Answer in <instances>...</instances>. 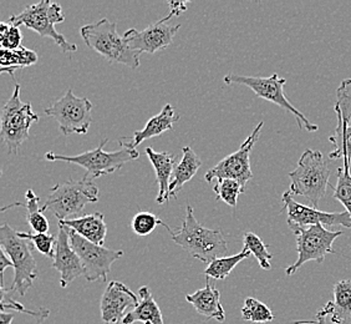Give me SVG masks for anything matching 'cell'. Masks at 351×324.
I'll list each match as a JSON object with an SVG mask.
<instances>
[{
  "mask_svg": "<svg viewBox=\"0 0 351 324\" xmlns=\"http://www.w3.org/2000/svg\"><path fill=\"white\" fill-rule=\"evenodd\" d=\"M334 299L320 310L332 324H345L351 317V281L341 279L332 288Z\"/></svg>",
  "mask_w": 351,
  "mask_h": 324,
  "instance_id": "7402d4cb",
  "label": "cell"
},
{
  "mask_svg": "<svg viewBox=\"0 0 351 324\" xmlns=\"http://www.w3.org/2000/svg\"><path fill=\"white\" fill-rule=\"evenodd\" d=\"M243 242V250L248 251L250 255L256 257L258 264L263 270H270V259L273 258V255L268 251V246L263 242V240L253 232H245Z\"/></svg>",
  "mask_w": 351,
  "mask_h": 324,
  "instance_id": "f1b7e54d",
  "label": "cell"
},
{
  "mask_svg": "<svg viewBox=\"0 0 351 324\" xmlns=\"http://www.w3.org/2000/svg\"><path fill=\"white\" fill-rule=\"evenodd\" d=\"M242 317L244 321H250L253 323H269L274 319V314L267 304L256 298L248 297L242 308Z\"/></svg>",
  "mask_w": 351,
  "mask_h": 324,
  "instance_id": "4dcf8cb0",
  "label": "cell"
},
{
  "mask_svg": "<svg viewBox=\"0 0 351 324\" xmlns=\"http://www.w3.org/2000/svg\"><path fill=\"white\" fill-rule=\"evenodd\" d=\"M14 319V314L7 313V312H1L0 314V324H12Z\"/></svg>",
  "mask_w": 351,
  "mask_h": 324,
  "instance_id": "ab89813d",
  "label": "cell"
},
{
  "mask_svg": "<svg viewBox=\"0 0 351 324\" xmlns=\"http://www.w3.org/2000/svg\"><path fill=\"white\" fill-rule=\"evenodd\" d=\"M138 304V297L129 287L119 282L111 281L108 284L101 298V316L105 324L122 323L128 308H135Z\"/></svg>",
  "mask_w": 351,
  "mask_h": 324,
  "instance_id": "ac0fdd59",
  "label": "cell"
},
{
  "mask_svg": "<svg viewBox=\"0 0 351 324\" xmlns=\"http://www.w3.org/2000/svg\"><path fill=\"white\" fill-rule=\"evenodd\" d=\"M33 243L21 238L16 231L8 223L0 227V246L1 250L14 264V281L9 290L25 296L27 290L33 286L38 277V266L33 255Z\"/></svg>",
  "mask_w": 351,
  "mask_h": 324,
  "instance_id": "8992f818",
  "label": "cell"
},
{
  "mask_svg": "<svg viewBox=\"0 0 351 324\" xmlns=\"http://www.w3.org/2000/svg\"><path fill=\"white\" fill-rule=\"evenodd\" d=\"M1 312H5L7 310H12V311L16 312H23V313H27V314H30V316H33V317L36 318L38 321H44V319H47L49 317V314H50V312L49 310H45V308H41V310H38V311H30V310H27L23 304L19 303V302H16V301H14L12 298H5V290L4 288H1Z\"/></svg>",
  "mask_w": 351,
  "mask_h": 324,
  "instance_id": "d590c367",
  "label": "cell"
},
{
  "mask_svg": "<svg viewBox=\"0 0 351 324\" xmlns=\"http://www.w3.org/2000/svg\"><path fill=\"white\" fill-rule=\"evenodd\" d=\"M162 221L156 216L155 213H151L147 211L138 212L131 222V229L137 236H149L157 226H162Z\"/></svg>",
  "mask_w": 351,
  "mask_h": 324,
  "instance_id": "d6a6232c",
  "label": "cell"
},
{
  "mask_svg": "<svg viewBox=\"0 0 351 324\" xmlns=\"http://www.w3.org/2000/svg\"><path fill=\"white\" fill-rule=\"evenodd\" d=\"M68 231L71 247L79 255L85 267L86 281L106 282L108 272L111 270V266L123 256V252L120 250L105 248L104 246H99L85 240L84 237L77 235L75 231L70 229H68Z\"/></svg>",
  "mask_w": 351,
  "mask_h": 324,
  "instance_id": "4fadbf2b",
  "label": "cell"
},
{
  "mask_svg": "<svg viewBox=\"0 0 351 324\" xmlns=\"http://www.w3.org/2000/svg\"><path fill=\"white\" fill-rule=\"evenodd\" d=\"M59 224L75 231L85 240L99 246H104L108 235V226L105 223V217L101 212H95L85 216L59 221Z\"/></svg>",
  "mask_w": 351,
  "mask_h": 324,
  "instance_id": "44dd1931",
  "label": "cell"
},
{
  "mask_svg": "<svg viewBox=\"0 0 351 324\" xmlns=\"http://www.w3.org/2000/svg\"><path fill=\"white\" fill-rule=\"evenodd\" d=\"M178 120H180V115L176 113L175 108L171 104L165 105L160 114L152 116L145 125V128L140 131H136L132 135L130 141L132 148L136 149L142 142L156 136L162 135L166 131L173 130V124Z\"/></svg>",
  "mask_w": 351,
  "mask_h": 324,
  "instance_id": "603a6c76",
  "label": "cell"
},
{
  "mask_svg": "<svg viewBox=\"0 0 351 324\" xmlns=\"http://www.w3.org/2000/svg\"><path fill=\"white\" fill-rule=\"evenodd\" d=\"M38 61V54L34 50H30L25 47H19L16 50H1L0 64L1 73L14 76V73L19 69L27 68L34 65Z\"/></svg>",
  "mask_w": 351,
  "mask_h": 324,
  "instance_id": "484cf974",
  "label": "cell"
},
{
  "mask_svg": "<svg viewBox=\"0 0 351 324\" xmlns=\"http://www.w3.org/2000/svg\"><path fill=\"white\" fill-rule=\"evenodd\" d=\"M248 251L242 250V252L233 255L230 257H219L210 262L204 270V275L207 278H213V279H226L232 273V270L236 268L237 264H241L245 258L250 257Z\"/></svg>",
  "mask_w": 351,
  "mask_h": 324,
  "instance_id": "83f0119b",
  "label": "cell"
},
{
  "mask_svg": "<svg viewBox=\"0 0 351 324\" xmlns=\"http://www.w3.org/2000/svg\"><path fill=\"white\" fill-rule=\"evenodd\" d=\"M142 322L143 324H165L162 313L156 303L155 298L147 286L138 290V304L132 311L126 313L122 319V324H134Z\"/></svg>",
  "mask_w": 351,
  "mask_h": 324,
  "instance_id": "cb8c5ba5",
  "label": "cell"
},
{
  "mask_svg": "<svg viewBox=\"0 0 351 324\" xmlns=\"http://www.w3.org/2000/svg\"><path fill=\"white\" fill-rule=\"evenodd\" d=\"M64 21L65 16L62 14L60 4L43 0L36 4L27 5L21 14L10 16L8 23L14 27L24 25L27 29H32L43 38L53 39L64 53H73L77 50V47L66 40V38L55 29V24H60Z\"/></svg>",
  "mask_w": 351,
  "mask_h": 324,
  "instance_id": "52a82bcc",
  "label": "cell"
},
{
  "mask_svg": "<svg viewBox=\"0 0 351 324\" xmlns=\"http://www.w3.org/2000/svg\"><path fill=\"white\" fill-rule=\"evenodd\" d=\"M294 235L297 237L298 259L295 264L287 267V276L294 275L306 262L315 261L323 264L325 257L335 253L332 244L339 237L343 236V231L326 230L324 226L315 224L297 231Z\"/></svg>",
  "mask_w": 351,
  "mask_h": 324,
  "instance_id": "8fae6325",
  "label": "cell"
},
{
  "mask_svg": "<svg viewBox=\"0 0 351 324\" xmlns=\"http://www.w3.org/2000/svg\"><path fill=\"white\" fill-rule=\"evenodd\" d=\"M213 191L216 194L217 200H221L234 209L238 203V197L241 194H243L245 189L236 180H221L215 185Z\"/></svg>",
  "mask_w": 351,
  "mask_h": 324,
  "instance_id": "1f68e13d",
  "label": "cell"
},
{
  "mask_svg": "<svg viewBox=\"0 0 351 324\" xmlns=\"http://www.w3.org/2000/svg\"><path fill=\"white\" fill-rule=\"evenodd\" d=\"M169 7H171V12H175L177 15L186 12L187 10V3L183 1H169Z\"/></svg>",
  "mask_w": 351,
  "mask_h": 324,
  "instance_id": "74e56055",
  "label": "cell"
},
{
  "mask_svg": "<svg viewBox=\"0 0 351 324\" xmlns=\"http://www.w3.org/2000/svg\"><path fill=\"white\" fill-rule=\"evenodd\" d=\"M93 104L88 97L75 96L73 90L45 108V115L53 117L59 125V130L65 136L70 134H88L93 122Z\"/></svg>",
  "mask_w": 351,
  "mask_h": 324,
  "instance_id": "30bf717a",
  "label": "cell"
},
{
  "mask_svg": "<svg viewBox=\"0 0 351 324\" xmlns=\"http://www.w3.org/2000/svg\"><path fill=\"white\" fill-rule=\"evenodd\" d=\"M51 267L60 273V286L62 288H66L76 278L85 276V267L79 255L71 247L68 229L62 224H59L54 262Z\"/></svg>",
  "mask_w": 351,
  "mask_h": 324,
  "instance_id": "e0dca14e",
  "label": "cell"
},
{
  "mask_svg": "<svg viewBox=\"0 0 351 324\" xmlns=\"http://www.w3.org/2000/svg\"><path fill=\"white\" fill-rule=\"evenodd\" d=\"M99 201V187L94 181L84 177L59 183L50 189L41 211H51L59 221L82 213L88 203Z\"/></svg>",
  "mask_w": 351,
  "mask_h": 324,
  "instance_id": "5b68a950",
  "label": "cell"
},
{
  "mask_svg": "<svg viewBox=\"0 0 351 324\" xmlns=\"http://www.w3.org/2000/svg\"><path fill=\"white\" fill-rule=\"evenodd\" d=\"M82 40L90 49L111 62H119L130 69L140 67V54L117 33V23L104 18L80 29Z\"/></svg>",
  "mask_w": 351,
  "mask_h": 324,
  "instance_id": "3957f363",
  "label": "cell"
},
{
  "mask_svg": "<svg viewBox=\"0 0 351 324\" xmlns=\"http://www.w3.org/2000/svg\"><path fill=\"white\" fill-rule=\"evenodd\" d=\"M334 189L332 196L344 206L351 216V174L350 163H344L343 167L338 170V183L331 186Z\"/></svg>",
  "mask_w": 351,
  "mask_h": 324,
  "instance_id": "f546056e",
  "label": "cell"
},
{
  "mask_svg": "<svg viewBox=\"0 0 351 324\" xmlns=\"http://www.w3.org/2000/svg\"><path fill=\"white\" fill-rule=\"evenodd\" d=\"M263 126L264 122H259L236 152L226 156L222 161L218 162L215 167L204 174V180L207 183H212L213 180H236L245 189L247 183L253 178V172L250 169V152L258 141Z\"/></svg>",
  "mask_w": 351,
  "mask_h": 324,
  "instance_id": "7c38bea8",
  "label": "cell"
},
{
  "mask_svg": "<svg viewBox=\"0 0 351 324\" xmlns=\"http://www.w3.org/2000/svg\"><path fill=\"white\" fill-rule=\"evenodd\" d=\"M146 155L155 169L156 180L158 185V194L156 197V202L163 205L169 200V185L172 181L177 157L167 151L157 152L152 148L146 149Z\"/></svg>",
  "mask_w": 351,
  "mask_h": 324,
  "instance_id": "ffe728a7",
  "label": "cell"
},
{
  "mask_svg": "<svg viewBox=\"0 0 351 324\" xmlns=\"http://www.w3.org/2000/svg\"><path fill=\"white\" fill-rule=\"evenodd\" d=\"M201 166L202 161L196 155V152L191 146H184L182 149V159L176 165L172 181L169 185V197L176 198L184 183H189L196 176Z\"/></svg>",
  "mask_w": 351,
  "mask_h": 324,
  "instance_id": "d4e9b609",
  "label": "cell"
},
{
  "mask_svg": "<svg viewBox=\"0 0 351 324\" xmlns=\"http://www.w3.org/2000/svg\"><path fill=\"white\" fill-rule=\"evenodd\" d=\"M25 200H27L25 205L15 203V206H24L27 209V222L35 233H47L50 224L39 206L40 198L35 195L33 189H27L25 194Z\"/></svg>",
  "mask_w": 351,
  "mask_h": 324,
  "instance_id": "4316f807",
  "label": "cell"
},
{
  "mask_svg": "<svg viewBox=\"0 0 351 324\" xmlns=\"http://www.w3.org/2000/svg\"><path fill=\"white\" fill-rule=\"evenodd\" d=\"M186 301L195 307L197 313L208 319H216L223 323L226 321V312L221 303V293L216 286L210 284L207 278V284L202 290H198L193 294H187Z\"/></svg>",
  "mask_w": 351,
  "mask_h": 324,
  "instance_id": "d6986e66",
  "label": "cell"
},
{
  "mask_svg": "<svg viewBox=\"0 0 351 324\" xmlns=\"http://www.w3.org/2000/svg\"><path fill=\"white\" fill-rule=\"evenodd\" d=\"M293 196H303L311 203V207L317 209L319 201L325 196L330 186V170L324 156L317 150H305L298 161L297 167L289 172Z\"/></svg>",
  "mask_w": 351,
  "mask_h": 324,
  "instance_id": "7a4b0ae2",
  "label": "cell"
},
{
  "mask_svg": "<svg viewBox=\"0 0 351 324\" xmlns=\"http://www.w3.org/2000/svg\"><path fill=\"white\" fill-rule=\"evenodd\" d=\"M283 209L287 211V222L293 233L311 226H343L351 229V216L348 211L344 212H323L311 206L302 205L294 200L289 191L282 196Z\"/></svg>",
  "mask_w": 351,
  "mask_h": 324,
  "instance_id": "5bb4252c",
  "label": "cell"
},
{
  "mask_svg": "<svg viewBox=\"0 0 351 324\" xmlns=\"http://www.w3.org/2000/svg\"><path fill=\"white\" fill-rule=\"evenodd\" d=\"M335 114L338 125L334 135L329 141L334 145V150L329 154L330 160L343 159V162L351 161V79L341 81L337 91Z\"/></svg>",
  "mask_w": 351,
  "mask_h": 324,
  "instance_id": "2e32d148",
  "label": "cell"
},
{
  "mask_svg": "<svg viewBox=\"0 0 351 324\" xmlns=\"http://www.w3.org/2000/svg\"><path fill=\"white\" fill-rule=\"evenodd\" d=\"M224 82L227 85H244L250 90L254 91L258 97L264 99L267 102H273L279 108L291 113L295 116L299 128H304L309 132H315L319 130V126L315 124H311L303 113H300L295 106L291 105L288 97L284 94V85L287 80L284 78H279V75L273 74L268 78L261 76H242V75L230 74L224 76Z\"/></svg>",
  "mask_w": 351,
  "mask_h": 324,
  "instance_id": "9c48e42d",
  "label": "cell"
},
{
  "mask_svg": "<svg viewBox=\"0 0 351 324\" xmlns=\"http://www.w3.org/2000/svg\"><path fill=\"white\" fill-rule=\"evenodd\" d=\"M176 15L175 12H171L166 18L151 24L143 30L138 32L132 27L122 36L129 47L138 54H155L156 51L169 47L173 41L176 33L180 30L181 25H169L167 23Z\"/></svg>",
  "mask_w": 351,
  "mask_h": 324,
  "instance_id": "9a60e30c",
  "label": "cell"
},
{
  "mask_svg": "<svg viewBox=\"0 0 351 324\" xmlns=\"http://www.w3.org/2000/svg\"><path fill=\"white\" fill-rule=\"evenodd\" d=\"M163 227L169 231L173 242L186 251L189 256L199 259L203 264L213 262L219 257H224L228 252L227 241L219 229L210 230L198 222L193 213V207L187 205L186 217L181 229L173 231L166 223Z\"/></svg>",
  "mask_w": 351,
  "mask_h": 324,
  "instance_id": "6da1fadb",
  "label": "cell"
},
{
  "mask_svg": "<svg viewBox=\"0 0 351 324\" xmlns=\"http://www.w3.org/2000/svg\"><path fill=\"white\" fill-rule=\"evenodd\" d=\"M8 267L14 268V264L12 259L8 257L7 253L3 250H0V272H1V281L4 278V272L7 270ZM4 286V284H3ZM4 288V287H3Z\"/></svg>",
  "mask_w": 351,
  "mask_h": 324,
  "instance_id": "8d00e7d4",
  "label": "cell"
},
{
  "mask_svg": "<svg viewBox=\"0 0 351 324\" xmlns=\"http://www.w3.org/2000/svg\"><path fill=\"white\" fill-rule=\"evenodd\" d=\"M108 141V139H104L96 149L85 151L80 155L66 156L47 152L45 159L47 161H64L79 165L86 170L85 177L93 181L97 177L114 174L117 170L122 169L128 162L136 160L140 156L138 151L132 148L130 141H119L121 149L114 152H106L104 148Z\"/></svg>",
  "mask_w": 351,
  "mask_h": 324,
  "instance_id": "277c9868",
  "label": "cell"
},
{
  "mask_svg": "<svg viewBox=\"0 0 351 324\" xmlns=\"http://www.w3.org/2000/svg\"><path fill=\"white\" fill-rule=\"evenodd\" d=\"M326 319H328V316L322 310H319L317 313V321H314V322H311V321H309V322H295L294 324H326Z\"/></svg>",
  "mask_w": 351,
  "mask_h": 324,
  "instance_id": "f35d334b",
  "label": "cell"
},
{
  "mask_svg": "<svg viewBox=\"0 0 351 324\" xmlns=\"http://www.w3.org/2000/svg\"><path fill=\"white\" fill-rule=\"evenodd\" d=\"M115 324H122V323H115Z\"/></svg>",
  "mask_w": 351,
  "mask_h": 324,
  "instance_id": "60d3db41",
  "label": "cell"
},
{
  "mask_svg": "<svg viewBox=\"0 0 351 324\" xmlns=\"http://www.w3.org/2000/svg\"><path fill=\"white\" fill-rule=\"evenodd\" d=\"M23 35L19 27H14L9 23H0V44L3 50H16L21 47Z\"/></svg>",
  "mask_w": 351,
  "mask_h": 324,
  "instance_id": "e575fe53",
  "label": "cell"
},
{
  "mask_svg": "<svg viewBox=\"0 0 351 324\" xmlns=\"http://www.w3.org/2000/svg\"><path fill=\"white\" fill-rule=\"evenodd\" d=\"M21 238L29 240L33 243L35 248L41 255L53 258L55 257V246H56V238L49 233H25V232H18Z\"/></svg>",
  "mask_w": 351,
  "mask_h": 324,
  "instance_id": "836d02e7",
  "label": "cell"
},
{
  "mask_svg": "<svg viewBox=\"0 0 351 324\" xmlns=\"http://www.w3.org/2000/svg\"><path fill=\"white\" fill-rule=\"evenodd\" d=\"M39 116L33 111L32 104L21 100V85H15L14 93L1 110V140L7 145L9 154H18L23 142L29 137V130Z\"/></svg>",
  "mask_w": 351,
  "mask_h": 324,
  "instance_id": "ba28073f",
  "label": "cell"
}]
</instances>
